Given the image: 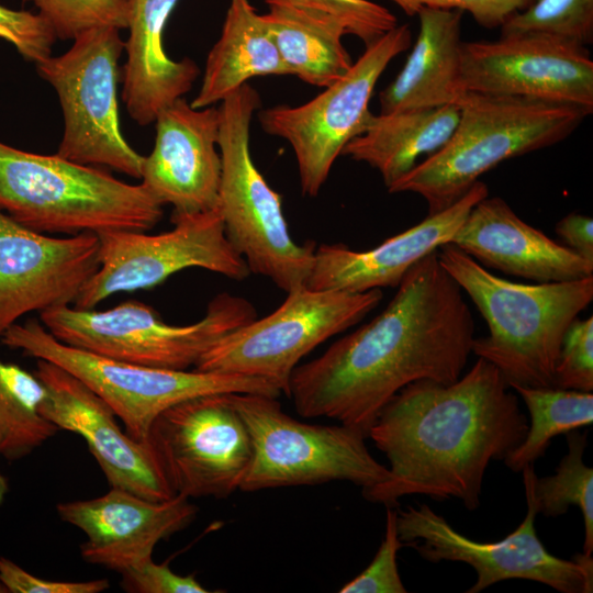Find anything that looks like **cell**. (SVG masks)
I'll use <instances>...</instances> for the list:
<instances>
[{
  "instance_id": "30",
  "label": "cell",
  "mask_w": 593,
  "mask_h": 593,
  "mask_svg": "<svg viewBox=\"0 0 593 593\" xmlns=\"http://www.w3.org/2000/svg\"><path fill=\"white\" fill-rule=\"evenodd\" d=\"M568 454L560 460L556 473L536 477L533 496L537 513L547 517L560 516L571 505L582 511L584 519L583 553L593 551V469L583 461L586 433L578 429L566 434Z\"/></svg>"
},
{
  "instance_id": "34",
  "label": "cell",
  "mask_w": 593,
  "mask_h": 593,
  "mask_svg": "<svg viewBox=\"0 0 593 593\" xmlns=\"http://www.w3.org/2000/svg\"><path fill=\"white\" fill-rule=\"evenodd\" d=\"M398 508L389 506L384 538L371 563L356 578L347 582L340 593H405L401 580L396 553L404 544L398 533Z\"/></svg>"
},
{
  "instance_id": "1",
  "label": "cell",
  "mask_w": 593,
  "mask_h": 593,
  "mask_svg": "<svg viewBox=\"0 0 593 593\" xmlns=\"http://www.w3.org/2000/svg\"><path fill=\"white\" fill-rule=\"evenodd\" d=\"M462 292L437 251L421 259L379 315L296 366L288 392L296 413L335 419L368 436L404 387L419 380L457 381L475 338Z\"/></svg>"
},
{
  "instance_id": "28",
  "label": "cell",
  "mask_w": 593,
  "mask_h": 593,
  "mask_svg": "<svg viewBox=\"0 0 593 593\" xmlns=\"http://www.w3.org/2000/svg\"><path fill=\"white\" fill-rule=\"evenodd\" d=\"M523 399L530 416L525 438L505 458L512 471L535 463L553 437L593 423V394L560 388L512 387Z\"/></svg>"
},
{
  "instance_id": "35",
  "label": "cell",
  "mask_w": 593,
  "mask_h": 593,
  "mask_svg": "<svg viewBox=\"0 0 593 593\" xmlns=\"http://www.w3.org/2000/svg\"><path fill=\"white\" fill-rule=\"evenodd\" d=\"M555 388L592 392L593 316L575 320L568 328L559 353Z\"/></svg>"
},
{
  "instance_id": "40",
  "label": "cell",
  "mask_w": 593,
  "mask_h": 593,
  "mask_svg": "<svg viewBox=\"0 0 593 593\" xmlns=\"http://www.w3.org/2000/svg\"><path fill=\"white\" fill-rule=\"evenodd\" d=\"M556 233L563 245L574 253L593 261V220L591 216L571 213L556 225Z\"/></svg>"
},
{
  "instance_id": "16",
  "label": "cell",
  "mask_w": 593,
  "mask_h": 593,
  "mask_svg": "<svg viewBox=\"0 0 593 593\" xmlns=\"http://www.w3.org/2000/svg\"><path fill=\"white\" fill-rule=\"evenodd\" d=\"M466 91L523 97L593 111V60L584 45L538 32L462 42Z\"/></svg>"
},
{
  "instance_id": "36",
  "label": "cell",
  "mask_w": 593,
  "mask_h": 593,
  "mask_svg": "<svg viewBox=\"0 0 593 593\" xmlns=\"http://www.w3.org/2000/svg\"><path fill=\"white\" fill-rule=\"evenodd\" d=\"M0 38L12 44L26 60L35 64L51 56L57 40L48 21L40 13L0 5Z\"/></svg>"
},
{
  "instance_id": "15",
  "label": "cell",
  "mask_w": 593,
  "mask_h": 593,
  "mask_svg": "<svg viewBox=\"0 0 593 593\" xmlns=\"http://www.w3.org/2000/svg\"><path fill=\"white\" fill-rule=\"evenodd\" d=\"M176 494L224 499L239 490L251 459L247 427L230 393L181 401L161 412L147 437Z\"/></svg>"
},
{
  "instance_id": "23",
  "label": "cell",
  "mask_w": 593,
  "mask_h": 593,
  "mask_svg": "<svg viewBox=\"0 0 593 593\" xmlns=\"http://www.w3.org/2000/svg\"><path fill=\"white\" fill-rule=\"evenodd\" d=\"M178 1L128 0L122 99L130 116L142 126L155 122L163 109L182 98L199 75L192 59L172 60L163 45L165 25Z\"/></svg>"
},
{
  "instance_id": "12",
  "label": "cell",
  "mask_w": 593,
  "mask_h": 593,
  "mask_svg": "<svg viewBox=\"0 0 593 593\" xmlns=\"http://www.w3.org/2000/svg\"><path fill=\"white\" fill-rule=\"evenodd\" d=\"M527 512L523 522L504 539L479 542L458 533L427 504L398 508V533L404 546L433 563L444 560L471 566L475 583L467 593H479L510 579H524L546 584L560 593H591L593 559L583 552L567 560L550 553L540 541L535 521L537 510L533 484L537 477L534 463L522 471Z\"/></svg>"
},
{
  "instance_id": "33",
  "label": "cell",
  "mask_w": 593,
  "mask_h": 593,
  "mask_svg": "<svg viewBox=\"0 0 593 593\" xmlns=\"http://www.w3.org/2000/svg\"><path fill=\"white\" fill-rule=\"evenodd\" d=\"M295 8L328 14L366 46L398 25L396 16L370 0H273Z\"/></svg>"
},
{
  "instance_id": "5",
  "label": "cell",
  "mask_w": 593,
  "mask_h": 593,
  "mask_svg": "<svg viewBox=\"0 0 593 593\" xmlns=\"http://www.w3.org/2000/svg\"><path fill=\"white\" fill-rule=\"evenodd\" d=\"M163 204L142 184L0 142V211L32 231L71 236L152 230Z\"/></svg>"
},
{
  "instance_id": "25",
  "label": "cell",
  "mask_w": 593,
  "mask_h": 593,
  "mask_svg": "<svg viewBox=\"0 0 593 593\" xmlns=\"http://www.w3.org/2000/svg\"><path fill=\"white\" fill-rule=\"evenodd\" d=\"M458 120V105L371 114L342 155L377 169L389 188L417 165L418 157L443 147Z\"/></svg>"
},
{
  "instance_id": "9",
  "label": "cell",
  "mask_w": 593,
  "mask_h": 593,
  "mask_svg": "<svg viewBox=\"0 0 593 593\" xmlns=\"http://www.w3.org/2000/svg\"><path fill=\"white\" fill-rule=\"evenodd\" d=\"M250 436L251 459L239 491L348 481L362 489L388 479L358 429L322 425L287 414L277 398L230 393Z\"/></svg>"
},
{
  "instance_id": "14",
  "label": "cell",
  "mask_w": 593,
  "mask_h": 593,
  "mask_svg": "<svg viewBox=\"0 0 593 593\" xmlns=\"http://www.w3.org/2000/svg\"><path fill=\"white\" fill-rule=\"evenodd\" d=\"M172 230L149 235L138 231L98 234L99 267L72 306L94 309L120 292L152 289L188 268H202L232 280L250 271L224 232L219 209L171 214Z\"/></svg>"
},
{
  "instance_id": "22",
  "label": "cell",
  "mask_w": 593,
  "mask_h": 593,
  "mask_svg": "<svg viewBox=\"0 0 593 593\" xmlns=\"http://www.w3.org/2000/svg\"><path fill=\"white\" fill-rule=\"evenodd\" d=\"M449 244L484 268L537 283L593 276V261L524 222L499 197L480 200Z\"/></svg>"
},
{
  "instance_id": "11",
  "label": "cell",
  "mask_w": 593,
  "mask_h": 593,
  "mask_svg": "<svg viewBox=\"0 0 593 593\" xmlns=\"http://www.w3.org/2000/svg\"><path fill=\"white\" fill-rule=\"evenodd\" d=\"M123 49L120 29L94 26L76 36L67 52L35 66L61 107L64 131L56 154L141 179L144 156L130 146L120 126L118 81Z\"/></svg>"
},
{
  "instance_id": "24",
  "label": "cell",
  "mask_w": 593,
  "mask_h": 593,
  "mask_svg": "<svg viewBox=\"0 0 593 593\" xmlns=\"http://www.w3.org/2000/svg\"><path fill=\"white\" fill-rule=\"evenodd\" d=\"M412 52L380 93V113L457 105L467 92L461 75L463 12L423 7Z\"/></svg>"
},
{
  "instance_id": "2",
  "label": "cell",
  "mask_w": 593,
  "mask_h": 593,
  "mask_svg": "<svg viewBox=\"0 0 593 593\" xmlns=\"http://www.w3.org/2000/svg\"><path fill=\"white\" fill-rule=\"evenodd\" d=\"M528 423L495 366L478 358L457 381H415L382 409L368 436L389 460L388 479L362 489L372 503L406 495L479 507L485 470L525 438Z\"/></svg>"
},
{
  "instance_id": "20",
  "label": "cell",
  "mask_w": 593,
  "mask_h": 593,
  "mask_svg": "<svg viewBox=\"0 0 593 593\" xmlns=\"http://www.w3.org/2000/svg\"><path fill=\"white\" fill-rule=\"evenodd\" d=\"M56 510L86 535L79 547L82 560L118 573L153 559L157 544L186 528L198 513L181 494L153 501L118 488L99 497L60 502Z\"/></svg>"
},
{
  "instance_id": "13",
  "label": "cell",
  "mask_w": 593,
  "mask_h": 593,
  "mask_svg": "<svg viewBox=\"0 0 593 593\" xmlns=\"http://www.w3.org/2000/svg\"><path fill=\"white\" fill-rule=\"evenodd\" d=\"M411 43L409 25H396L367 45L349 70L314 99L259 111L261 128L291 145L303 194L320 192L346 144L363 131L372 114L369 102L378 79Z\"/></svg>"
},
{
  "instance_id": "10",
  "label": "cell",
  "mask_w": 593,
  "mask_h": 593,
  "mask_svg": "<svg viewBox=\"0 0 593 593\" xmlns=\"http://www.w3.org/2000/svg\"><path fill=\"white\" fill-rule=\"evenodd\" d=\"M382 296L381 289L348 292L298 287L270 314L220 338L193 369L260 378L288 395L291 374L301 359L363 320Z\"/></svg>"
},
{
  "instance_id": "19",
  "label": "cell",
  "mask_w": 593,
  "mask_h": 593,
  "mask_svg": "<svg viewBox=\"0 0 593 593\" xmlns=\"http://www.w3.org/2000/svg\"><path fill=\"white\" fill-rule=\"evenodd\" d=\"M155 123V144L144 156L141 183L163 205H172V213L216 209L222 171L219 109H194L179 98L159 112Z\"/></svg>"
},
{
  "instance_id": "21",
  "label": "cell",
  "mask_w": 593,
  "mask_h": 593,
  "mask_svg": "<svg viewBox=\"0 0 593 593\" xmlns=\"http://www.w3.org/2000/svg\"><path fill=\"white\" fill-rule=\"evenodd\" d=\"M488 195L486 184L479 180L447 209L428 214L418 224L368 250H353L343 244H322L315 249L305 286L348 292L398 288L416 262L450 243L470 210Z\"/></svg>"
},
{
  "instance_id": "3",
  "label": "cell",
  "mask_w": 593,
  "mask_h": 593,
  "mask_svg": "<svg viewBox=\"0 0 593 593\" xmlns=\"http://www.w3.org/2000/svg\"><path fill=\"white\" fill-rule=\"evenodd\" d=\"M437 256L488 324L489 335L474 338L472 354L495 366L510 388H555L563 337L593 300V276L517 283L493 275L452 244L439 247Z\"/></svg>"
},
{
  "instance_id": "31",
  "label": "cell",
  "mask_w": 593,
  "mask_h": 593,
  "mask_svg": "<svg viewBox=\"0 0 593 593\" xmlns=\"http://www.w3.org/2000/svg\"><path fill=\"white\" fill-rule=\"evenodd\" d=\"M538 32L581 45L593 42V0H533L501 26V34Z\"/></svg>"
},
{
  "instance_id": "39",
  "label": "cell",
  "mask_w": 593,
  "mask_h": 593,
  "mask_svg": "<svg viewBox=\"0 0 593 593\" xmlns=\"http://www.w3.org/2000/svg\"><path fill=\"white\" fill-rule=\"evenodd\" d=\"M108 579L89 581L46 580L35 577L12 560L0 557V592L5 593H101Z\"/></svg>"
},
{
  "instance_id": "37",
  "label": "cell",
  "mask_w": 593,
  "mask_h": 593,
  "mask_svg": "<svg viewBox=\"0 0 593 593\" xmlns=\"http://www.w3.org/2000/svg\"><path fill=\"white\" fill-rule=\"evenodd\" d=\"M121 586L132 593H208L194 573L180 575L175 573L168 562L156 563L153 559L124 570Z\"/></svg>"
},
{
  "instance_id": "26",
  "label": "cell",
  "mask_w": 593,
  "mask_h": 593,
  "mask_svg": "<svg viewBox=\"0 0 593 593\" xmlns=\"http://www.w3.org/2000/svg\"><path fill=\"white\" fill-rule=\"evenodd\" d=\"M289 75L262 15L249 0H231L219 41L205 61L194 109L222 101L250 78Z\"/></svg>"
},
{
  "instance_id": "7",
  "label": "cell",
  "mask_w": 593,
  "mask_h": 593,
  "mask_svg": "<svg viewBox=\"0 0 593 593\" xmlns=\"http://www.w3.org/2000/svg\"><path fill=\"white\" fill-rule=\"evenodd\" d=\"M0 339L11 349L53 362L75 376L113 410L136 440L147 439L161 412L190 398L210 393L282 394L276 385L256 377L153 368L103 357L59 342L34 318L12 325Z\"/></svg>"
},
{
  "instance_id": "38",
  "label": "cell",
  "mask_w": 593,
  "mask_h": 593,
  "mask_svg": "<svg viewBox=\"0 0 593 593\" xmlns=\"http://www.w3.org/2000/svg\"><path fill=\"white\" fill-rule=\"evenodd\" d=\"M407 15H416L423 7L468 12L488 29L501 27L513 14L527 8L533 0H390Z\"/></svg>"
},
{
  "instance_id": "18",
  "label": "cell",
  "mask_w": 593,
  "mask_h": 593,
  "mask_svg": "<svg viewBox=\"0 0 593 593\" xmlns=\"http://www.w3.org/2000/svg\"><path fill=\"white\" fill-rule=\"evenodd\" d=\"M34 373L46 390L41 414L59 430L86 440L111 488L153 501L176 495L149 441L123 432L113 410L91 389L43 359H37Z\"/></svg>"
},
{
  "instance_id": "6",
  "label": "cell",
  "mask_w": 593,
  "mask_h": 593,
  "mask_svg": "<svg viewBox=\"0 0 593 593\" xmlns=\"http://www.w3.org/2000/svg\"><path fill=\"white\" fill-rule=\"evenodd\" d=\"M221 102L217 209L226 238L250 272L268 278L284 292L305 286L316 246L292 239L281 197L267 183L250 154V123L260 97L246 82Z\"/></svg>"
},
{
  "instance_id": "41",
  "label": "cell",
  "mask_w": 593,
  "mask_h": 593,
  "mask_svg": "<svg viewBox=\"0 0 593 593\" xmlns=\"http://www.w3.org/2000/svg\"><path fill=\"white\" fill-rule=\"evenodd\" d=\"M9 490L8 480L0 470V508L4 503Z\"/></svg>"
},
{
  "instance_id": "27",
  "label": "cell",
  "mask_w": 593,
  "mask_h": 593,
  "mask_svg": "<svg viewBox=\"0 0 593 593\" xmlns=\"http://www.w3.org/2000/svg\"><path fill=\"white\" fill-rule=\"evenodd\" d=\"M262 14L289 75L326 88L340 79L353 60L342 38L345 27L333 16L266 0Z\"/></svg>"
},
{
  "instance_id": "29",
  "label": "cell",
  "mask_w": 593,
  "mask_h": 593,
  "mask_svg": "<svg viewBox=\"0 0 593 593\" xmlns=\"http://www.w3.org/2000/svg\"><path fill=\"white\" fill-rule=\"evenodd\" d=\"M45 396L34 372L0 360V456L22 459L59 430L40 412Z\"/></svg>"
},
{
  "instance_id": "8",
  "label": "cell",
  "mask_w": 593,
  "mask_h": 593,
  "mask_svg": "<svg viewBox=\"0 0 593 593\" xmlns=\"http://www.w3.org/2000/svg\"><path fill=\"white\" fill-rule=\"evenodd\" d=\"M257 317L246 299L215 295L204 316L172 325L148 304L136 300L97 311L72 305L40 313V321L59 342L103 357L135 365L189 370L220 338Z\"/></svg>"
},
{
  "instance_id": "32",
  "label": "cell",
  "mask_w": 593,
  "mask_h": 593,
  "mask_svg": "<svg viewBox=\"0 0 593 593\" xmlns=\"http://www.w3.org/2000/svg\"><path fill=\"white\" fill-rule=\"evenodd\" d=\"M56 38L74 40L94 26L127 27L128 0H33Z\"/></svg>"
},
{
  "instance_id": "4",
  "label": "cell",
  "mask_w": 593,
  "mask_h": 593,
  "mask_svg": "<svg viewBox=\"0 0 593 593\" xmlns=\"http://www.w3.org/2000/svg\"><path fill=\"white\" fill-rule=\"evenodd\" d=\"M457 105L459 120L445 145L388 188L421 195L428 214L454 204L502 161L563 141L590 114L564 103L471 91Z\"/></svg>"
},
{
  "instance_id": "17",
  "label": "cell",
  "mask_w": 593,
  "mask_h": 593,
  "mask_svg": "<svg viewBox=\"0 0 593 593\" xmlns=\"http://www.w3.org/2000/svg\"><path fill=\"white\" fill-rule=\"evenodd\" d=\"M98 267L97 234H42L0 211V337L25 314L72 305Z\"/></svg>"
}]
</instances>
